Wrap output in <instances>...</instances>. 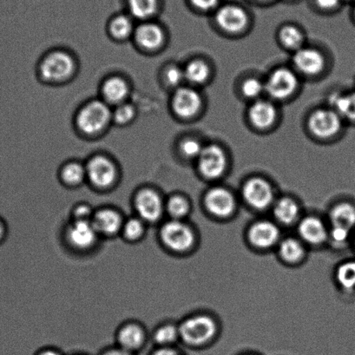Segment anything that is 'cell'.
<instances>
[{
    "label": "cell",
    "mask_w": 355,
    "mask_h": 355,
    "mask_svg": "<svg viewBox=\"0 0 355 355\" xmlns=\"http://www.w3.org/2000/svg\"><path fill=\"white\" fill-rule=\"evenodd\" d=\"M259 1H270V0H259Z\"/></svg>",
    "instance_id": "obj_48"
},
{
    "label": "cell",
    "mask_w": 355,
    "mask_h": 355,
    "mask_svg": "<svg viewBox=\"0 0 355 355\" xmlns=\"http://www.w3.org/2000/svg\"><path fill=\"white\" fill-rule=\"evenodd\" d=\"M61 175L65 184L78 185L86 178V168L80 164L70 163L63 168Z\"/></svg>",
    "instance_id": "obj_31"
},
{
    "label": "cell",
    "mask_w": 355,
    "mask_h": 355,
    "mask_svg": "<svg viewBox=\"0 0 355 355\" xmlns=\"http://www.w3.org/2000/svg\"><path fill=\"white\" fill-rule=\"evenodd\" d=\"M92 222L98 234L112 236L122 230L123 223L121 216L115 209H102L92 216Z\"/></svg>",
    "instance_id": "obj_16"
},
{
    "label": "cell",
    "mask_w": 355,
    "mask_h": 355,
    "mask_svg": "<svg viewBox=\"0 0 355 355\" xmlns=\"http://www.w3.org/2000/svg\"><path fill=\"white\" fill-rule=\"evenodd\" d=\"M75 220H89L93 216L91 208L89 206L80 205L74 210Z\"/></svg>",
    "instance_id": "obj_42"
},
{
    "label": "cell",
    "mask_w": 355,
    "mask_h": 355,
    "mask_svg": "<svg viewBox=\"0 0 355 355\" xmlns=\"http://www.w3.org/2000/svg\"><path fill=\"white\" fill-rule=\"evenodd\" d=\"M135 207L139 218L144 223H150L160 220L164 209L161 196L150 189L139 192L135 198Z\"/></svg>",
    "instance_id": "obj_7"
},
{
    "label": "cell",
    "mask_w": 355,
    "mask_h": 355,
    "mask_svg": "<svg viewBox=\"0 0 355 355\" xmlns=\"http://www.w3.org/2000/svg\"><path fill=\"white\" fill-rule=\"evenodd\" d=\"M243 196L251 208L263 210L274 201V191L270 182L261 178H252L245 182Z\"/></svg>",
    "instance_id": "obj_6"
},
{
    "label": "cell",
    "mask_w": 355,
    "mask_h": 355,
    "mask_svg": "<svg viewBox=\"0 0 355 355\" xmlns=\"http://www.w3.org/2000/svg\"><path fill=\"white\" fill-rule=\"evenodd\" d=\"M202 144L195 139L184 140L181 144L182 153L189 158H198L203 150Z\"/></svg>",
    "instance_id": "obj_38"
},
{
    "label": "cell",
    "mask_w": 355,
    "mask_h": 355,
    "mask_svg": "<svg viewBox=\"0 0 355 355\" xmlns=\"http://www.w3.org/2000/svg\"><path fill=\"white\" fill-rule=\"evenodd\" d=\"M119 343L123 349L130 352L142 346L144 332L142 327L136 324H129L119 331Z\"/></svg>",
    "instance_id": "obj_23"
},
{
    "label": "cell",
    "mask_w": 355,
    "mask_h": 355,
    "mask_svg": "<svg viewBox=\"0 0 355 355\" xmlns=\"http://www.w3.org/2000/svg\"><path fill=\"white\" fill-rule=\"evenodd\" d=\"M137 43L147 50H154L161 46L164 40L163 30L157 24L146 22L140 25L134 33Z\"/></svg>",
    "instance_id": "obj_19"
},
{
    "label": "cell",
    "mask_w": 355,
    "mask_h": 355,
    "mask_svg": "<svg viewBox=\"0 0 355 355\" xmlns=\"http://www.w3.org/2000/svg\"><path fill=\"white\" fill-rule=\"evenodd\" d=\"M153 355H180L178 352L171 349L170 347H163L157 350Z\"/></svg>",
    "instance_id": "obj_44"
},
{
    "label": "cell",
    "mask_w": 355,
    "mask_h": 355,
    "mask_svg": "<svg viewBox=\"0 0 355 355\" xmlns=\"http://www.w3.org/2000/svg\"><path fill=\"white\" fill-rule=\"evenodd\" d=\"M340 0H315L317 6L324 10H331L337 8Z\"/></svg>",
    "instance_id": "obj_43"
},
{
    "label": "cell",
    "mask_w": 355,
    "mask_h": 355,
    "mask_svg": "<svg viewBox=\"0 0 355 355\" xmlns=\"http://www.w3.org/2000/svg\"><path fill=\"white\" fill-rule=\"evenodd\" d=\"M337 281L341 287L347 291L355 288V261H347L338 268L336 272Z\"/></svg>",
    "instance_id": "obj_32"
},
{
    "label": "cell",
    "mask_w": 355,
    "mask_h": 355,
    "mask_svg": "<svg viewBox=\"0 0 355 355\" xmlns=\"http://www.w3.org/2000/svg\"><path fill=\"white\" fill-rule=\"evenodd\" d=\"M155 340L162 346H168L172 343H175L180 334H179V329L171 324H167L158 327L156 332H155Z\"/></svg>",
    "instance_id": "obj_33"
},
{
    "label": "cell",
    "mask_w": 355,
    "mask_h": 355,
    "mask_svg": "<svg viewBox=\"0 0 355 355\" xmlns=\"http://www.w3.org/2000/svg\"><path fill=\"white\" fill-rule=\"evenodd\" d=\"M185 79L184 70L178 67H171L166 72V81L168 85L178 86Z\"/></svg>",
    "instance_id": "obj_39"
},
{
    "label": "cell",
    "mask_w": 355,
    "mask_h": 355,
    "mask_svg": "<svg viewBox=\"0 0 355 355\" xmlns=\"http://www.w3.org/2000/svg\"><path fill=\"white\" fill-rule=\"evenodd\" d=\"M192 6L201 11H210L218 6L219 0H189Z\"/></svg>",
    "instance_id": "obj_41"
},
{
    "label": "cell",
    "mask_w": 355,
    "mask_h": 355,
    "mask_svg": "<svg viewBox=\"0 0 355 355\" xmlns=\"http://www.w3.org/2000/svg\"><path fill=\"white\" fill-rule=\"evenodd\" d=\"M277 117V109L270 102L257 101L250 109V119L259 128L270 126Z\"/></svg>",
    "instance_id": "obj_20"
},
{
    "label": "cell",
    "mask_w": 355,
    "mask_h": 355,
    "mask_svg": "<svg viewBox=\"0 0 355 355\" xmlns=\"http://www.w3.org/2000/svg\"><path fill=\"white\" fill-rule=\"evenodd\" d=\"M73 58L63 51H55L44 58L40 65V73L49 82H60L73 73Z\"/></svg>",
    "instance_id": "obj_4"
},
{
    "label": "cell",
    "mask_w": 355,
    "mask_h": 355,
    "mask_svg": "<svg viewBox=\"0 0 355 355\" xmlns=\"http://www.w3.org/2000/svg\"><path fill=\"white\" fill-rule=\"evenodd\" d=\"M6 236V224L3 222L2 219H0V243L4 241Z\"/></svg>",
    "instance_id": "obj_46"
},
{
    "label": "cell",
    "mask_w": 355,
    "mask_h": 355,
    "mask_svg": "<svg viewBox=\"0 0 355 355\" xmlns=\"http://www.w3.org/2000/svg\"><path fill=\"white\" fill-rule=\"evenodd\" d=\"M216 19L223 30L230 33H237L246 26L248 15L239 6L225 5L216 12Z\"/></svg>",
    "instance_id": "obj_15"
},
{
    "label": "cell",
    "mask_w": 355,
    "mask_h": 355,
    "mask_svg": "<svg viewBox=\"0 0 355 355\" xmlns=\"http://www.w3.org/2000/svg\"><path fill=\"white\" fill-rule=\"evenodd\" d=\"M135 115V109L129 103H123L116 106V108L112 112V119L119 125H125V123L132 121Z\"/></svg>",
    "instance_id": "obj_36"
},
{
    "label": "cell",
    "mask_w": 355,
    "mask_h": 355,
    "mask_svg": "<svg viewBox=\"0 0 355 355\" xmlns=\"http://www.w3.org/2000/svg\"><path fill=\"white\" fill-rule=\"evenodd\" d=\"M350 231L343 227H332L330 231V237L334 243L343 244L349 237Z\"/></svg>",
    "instance_id": "obj_40"
},
{
    "label": "cell",
    "mask_w": 355,
    "mask_h": 355,
    "mask_svg": "<svg viewBox=\"0 0 355 355\" xmlns=\"http://www.w3.org/2000/svg\"><path fill=\"white\" fill-rule=\"evenodd\" d=\"M98 231L92 220H74L67 230L68 243L78 250H87L95 245Z\"/></svg>",
    "instance_id": "obj_9"
},
{
    "label": "cell",
    "mask_w": 355,
    "mask_h": 355,
    "mask_svg": "<svg viewBox=\"0 0 355 355\" xmlns=\"http://www.w3.org/2000/svg\"><path fill=\"white\" fill-rule=\"evenodd\" d=\"M128 85L123 78L112 77L107 79L103 85V95L107 102L121 105L128 94Z\"/></svg>",
    "instance_id": "obj_21"
},
{
    "label": "cell",
    "mask_w": 355,
    "mask_h": 355,
    "mask_svg": "<svg viewBox=\"0 0 355 355\" xmlns=\"http://www.w3.org/2000/svg\"><path fill=\"white\" fill-rule=\"evenodd\" d=\"M299 206L294 200L284 198L279 200L274 207L275 218L281 223L291 224L295 222L299 215Z\"/></svg>",
    "instance_id": "obj_26"
},
{
    "label": "cell",
    "mask_w": 355,
    "mask_h": 355,
    "mask_svg": "<svg viewBox=\"0 0 355 355\" xmlns=\"http://www.w3.org/2000/svg\"><path fill=\"white\" fill-rule=\"evenodd\" d=\"M282 43L288 48H300L302 42V34L300 32L297 27L294 26H287L282 29L280 33Z\"/></svg>",
    "instance_id": "obj_34"
},
{
    "label": "cell",
    "mask_w": 355,
    "mask_h": 355,
    "mask_svg": "<svg viewBox=\"0 0 355 355\" xmlns=\"http://www.w3.org/2000/svg\"><path fill=\"white\" fill-rule=\"evenodd\" d=\"M236 200L232 193L224 188L210 189L205 196V206L211 215L217 217H227L236 209Z\"/></svg>",
    "instance_id": "obj_12"
},
{
    "label": "cell",
    "mask_w": 355,
    "mask_h": 355,
    "mask_svg": "<svg viewBox=\"0 0 355 355\" xmlns=\"http://www.w3.org/2000/svg\"><path fill=\"white\" fill-rule=\"evenodd\" d=\"M330 220L332 227L351 231L355 226V207L348 202L339 203L331 210Z\"/></svg>",
    "instance_id": "obj_22"
},
{
    "label": "cell",
    "mask_w": 355,
    "mask_h": 355,
    "mask_svg": "<svg viewBox=\"0 0 355 355\" xmlns=\"http://www.w3.org/2000/svg\"><path fill=\"white\" fill-rule=\"evenodd\" d=\"M293 62L300 71L306 75L318 74L324 67L322 55L312 48H299Z\"/></svg>",
    "instance_id": "obj_17"
},
{
    "label": "cell",
    "mask_w": 355,
    "mask_h": 355,
    "mask_svg": "<svg viewBox=\"0 0 355 355\" xmlns=\"http://www.w3.org/2000/svg\"><path fill=\"white\" fill-rule=\"evenodd\" d=\"M331 105L341 119L355 121V92L334 94L331 98Z\"/></svg>",
    "instance_id": "obj_25"
},
{
    "label": "cell",
    "mask_w": 355,
    "mask_h": 355,
    "mask_svg": "<svg viewBox=\"0 0 355 355\" xmlns=\"http://www.w3.org/2000/svg\"><path fill=\"white\" fill-rule=\"evenodd\" d=\"M172 106L178 116L189 119L199 112L202 106V98L199 93L191 88H179L175 92Z\"/></svg>",
    "instance_id": "obj_14"
},
{
    "label": "cell",
    "mask_w": 355,
    "mask_h": 355,
    "mask_svg": "<svg viewBox=\"0 0 355 355\" xmlns=\"http://www.w3.org/2000/svg\"><path fill=\"white\" fill-rule=\"evenodd\" d=\"M130 15L139 20H149L159 10V0H127Z\"/></svg>",
    "instance_id": "obj_24"
},
{
    "label": "cell",
    "mask_w": 355,
    "mask_h": 355,
    "mask_svg": "<svg viewBox=\"0 0 355 355\" xmlns=\"http://www.w3.org/2000/svg\"><path fill=\"white\" fill-rule=\"evenodd\" d=\"M112 119V112L106 103L94 100L85 105L78 112V128L86 134L102 132Z\"/></svg>",
    "instance_id": "obj_2"
},
{
    "label": "cell",
    "mask_w": 355,
    "mask_h": 355,
    "mask_svg": "<svg viewBox=\"0 0 355 355\" xmlns=\"http://www.w3.org/2000/svg\"><path fill=\"white\" fill-rule=\"evenodd\" d=\"M354 15H355V11H354Z\"/></svg>",
    "instance_id": "obj_49"
},
{
    "label": "cell",
    "mask_w": 355,
    "mask_h": 355,
    "mask_svg": "<svg viewBox=\"0 0 355 355\" xmlns=\"http://www.w3.org/2000/svg\"><path fill=\"white\" fill-rule=\"evenodd\" d=\"M40 355H60V354L57 353V352H54V351H46V352H44V353L41 354Z\"/></svg>",
    "instance_id": "obj_47"
},
{
    "label": "cell",
    "mask_w": 355,
    "mask_h": 355,
    "mask_svg": "<svg viewBox=\"0 0 355 355\" xmlns=\"http://www.w3.org/2000/svg\"><path fill=\"white\" fill-rule=\"evenodd\" d=\"M162 242L174 252H186L195 243V234L191 227L179 220L164 224L160 230Z\"/></svg>",
    "instance_id": "obj_3"
},
{
    "label": "cell",
    "mask_w": 355,
    "mask_h": 355,
    "mask_svg": "<svg viewBox=\"0 0 355 355\" xmlns=\"http://www.w3.org/2000/svg\"><path fill=\"white\" fill-rule=\"evenodd\" d=\"M265 91V85L257 78L248 79L243 85V94L248 98H256Z\"/></svg>",
    "instance_id": "obj_37"
},
{
    "label": "cell",
    "mask_w": 355,
    "mask_h": 355,
    "mask_svg": "<svg viewBox=\"0 0 355 355\" xmlns=\"http://www.w3.org/2000/svg\"><path fill=\"white\" fill-rule=\"evenodd\" d=\"M309 127L315 136L327 139L339 132L341 117L334 110H318L312 114Z\"/></svg>",
    "instance_id": "obj_11"
},
{
    "label": "cell",
    "mask_w": 355,
    "mask_h": 355,
    "mask_svg": "<svg viewBox=\"0 0 355 355\" xmlns=\"http://www.w3.org/2000/svg\"><path fill=\"white\" fill-rule=\"evenodd\" d=\"M185 79L193 84H202L209 78V69L205 62L195 60L187 64L184 69Z\"/></svg>",
    "instance_id": "obj_29"
},
{
    "label": "cell",
    "mask_w": 355,
    "mask_h": 355,
    "mask_svg": "<svg viewBox=\"0 0 355 355\" xmlns=\"http://www.w3.org/2000/svg\"><path fill=\"white\" fill-rule=\"evenodd\" d=\"M166 209L172 220H179L184 218L188 215L191 207L187 199L181 196H171L166 205Z\"/></svg>",
    "instance_id": "obj_30"
},
{
    "label": "cell",
    "mask_w": 355,
    "mask_h": 355,
    "mask_svg": "<svg viewBox=\"0 0 355 355\" xmlns=\"http://www.w3.org/2000/svg\"><path fill=\"white\" fill-rule=\"evenodd\" d=\"M248 236L253 246L267 250L277 244L280 239V230L270 220H259L250 227Z\"/></svg>",
    "instance_id": "obj_13"
},
{
    "label": "cell",
    "mask_w": 355,
    "mask_h": 355,
    "mask_svg": "<svg viewBox=\"0 0 355 355\" xmlns=\"http://www.w3.org/2000/svg\"><path fill=\"white\" fill-rule=\"evenodd\" d=\"M198 159L199 171L207 178H218L225 170L227 164L225 153L215 144L203 148Z\"/></svg>",
    "instance_id": "obj_10"
},
{
    "label": "cell",
    "mask_w": 355,
    "mask_h": 355,
    "mask_svg": "<svg viewBox=\"0 0 355 355\" xmlns=\"http://www.w3.org/2000/svg\"><path fill=\"white\" fill-rule=\"evenodd\" d=\"M144 223L140 218H130L123 223L122 230L125 239L129 241L140 239L144 232Z\"/></svg>",
    "instance_id": "obj_35"
},
{
    "label": "cell",
    "mask_w": 355,
    "mask_h": 355,
    "mask_svg": "<svg viewBox=\"0 0 355 355\" xmlns=\"http://www.w3.org/2000/svg\"><path fill=\"white\" fill-rule=\"evenodd\" d=\"M298 233L303 241L311 245H320L327 239V230L322 220L315 216H309L299 224Z\"/></svg>",
    "instance_id": "obj_18"
},
{
    "label": "cell",
    "mask_w": 355,
    "mask_h": 355,
    "mask_svg": "<svg viewBox=\"0 0 355 355\" xmlns=\"http://www.w3.org/2000/svg\"><path fill=\"white\" fill-rule=\"evenodd\" d=\"M180 338L192 347H201L216 336V324L206 315L193 316L185 320L178 327Z\"/></svg>",
    "instance_id": "obj_1"
},
{
    "label": "cell",
    "mask_w": 355,
    "mask_h": 355,
    "mask_svg": "<svg viewBox=\"0 0 355 355\" xmlns=\"http://www.w3.org/2000/svg\"><path fill=\"white\" fill-rule=\"evenodd\" d=\"M279 254L285 261L289 263H297L304 256V249L299 241L287 239L280 244Z\"/></svg>",
    "instance_id": "obj_28"
},
{
    "label": "cell",
    "mask_w": 355,
    "mask_h": 355,
    "mask_svg": "<svg viewBox=\"0 0 355 355\" xmlns=\"http://www.w3.org/2000/svg\"><path fill=\"white\" fill-rule=\"evenodd\" d=\"M110 32L113 37L119 40L126 39L135 33L132 17L129 15H117L110 24Z\"/></svg>",
    "instance_id": "obj_27"
},
{
    "label": "cell",
    "mask_w": 355,
    "mask_h": 355,
    "mask_svg": "<svg viewBox=\"0 0 355 355\" xmlns=\"http://www.w3.org/2000/svg\"><path fill=\"white\" fill-rule=\"evenodd\" d=\"M297 86L298 79L294 72L287 68H279L268 78L265 91L272 98L284 99L292 95Z\"/></svg>",
    "instance_id": "obj_8"
},
{
    "label": "cell",
    "mask_w": 355,
    "mask_h": 355,
    "mask_svg": "<svg viewBox=\"0 0 355 355\" xmlns=\"http://www.w3.org/2000/svg\"><path fill=\"white\" fill-rule=\"evenodd\" d=\"M103 355H130V352L120 348V349H113L107 352V353Z\"/></svg>",
    "instance_id": "obj_45"
},
{
    "label": "cell",
    "mask_w": 355,
    "mask_h": 355,
    "mask_svg": "<svg viewBox=\"0 0 355 355\" xmlns=\"http://www.w3.org/2000/svg\"><path fill=\"white\" fill-rule=\"evenodd\" d=\"M85 168L86 178L96 188H109L116 181V168L109 158L102 156L92 157Z\"/></svg>",
    "instance_id": "obj_5"
}]
</instances>
